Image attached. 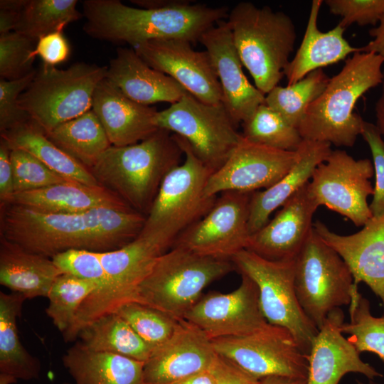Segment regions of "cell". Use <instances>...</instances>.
Masks as SVG:
<instances>
[{
  "instance_id": "bcb514c9",
  "label": "cell",
  "mask_w": 384,
  "mask_h": 384,
  "mask_svg": "<svg viewBox=\"0 0 384 384\" xmlns=\"http://www.w3.org/2000/svg\"><path fill=\"white\" fill-rule=\"evenodd\" d=\"M70 54V46L63 31H56L41 37L32 53L36 58L39 56L44 64L55 66L67 60Z\"/></svg>"
},
{
  "instance_id": "52a82bcc",
  "label": "cell",
  "mask_w": 384,
  "mask_h": 384,
  "mask_svg": "<svg viewBox=\"0 0 384 384\" xmlns=\"http://www.w3.org/2000/svg\"><path fill=\"white\" fill-rule=\"evenodd\" d=\"M234 270L231 260L172 247L156 260L139 285L134 302L181 321L201 298L207 286Z\"/></svg>"
},
{
  "instance_id": "60d3db41",
  "label": "cell",
  "mask_w": 384,
  "mask_h": 384,
  "mask_svg": "<svg viewBox=\"0 0 384 384\" xmlns=\"http://www.w3.org/2000/svg\"><path fill=\"white\" fill-rule=\"evenodd\" d=\"M37 41L12 31L0 36V78H21L34 68L32 53Z\"/></svg>"
},
{
  "instance_id": "b9f144b4",
  "label": "cell",
  "mask_w": 384,
  "mask_h": 384,
  "mask_svg": "<svg viewBox=\"0 0 384 384\" xmlns=\"http://www.w3.org/2000/svg\"><path fill=\"white\" fill-rule=\"evenodd\" d=\"M51 259L63 273L96 284L97 289L92 294L100 292L106 285L107 277L100 252L74 249L58 253Z\"/></svg>"
},
{
  "instance_id": "d6a6232c",
  "label": "cell",
  "mask_w": 384,
  "mask_h": 384,
  "mask_svg": "<svg viewBox=\"0 0 384 384\" xmlns=\"http://www.w3.org/2000/svg\"><path fill=\"white\" fill-rule=\"evenodd\" d=\"M79 341L86 348L145 363L153 350L117 313L103 316L83 328Z\"/></svg>"
},
{
  "instance_id": "30bf717a",
  "label": "cell",
  "mask_w": 384,
  "mask_h": 384,
  "mask_svg": "<svg viewBox=\"0 0 384 384\" xmlns=\"http://www.w3.org/2000/svg\"><path fill=\"white\" fill-rule=\"evenodd\" d=\"M353 275L314 228L295 259L294 288L305 314L319 329L332 311L349 305Z\"/></svg>"
},
{
  "instance_id": "d4e9b609",
  "label": "cell",
  "mask_w": 384,
  "mask_h": 384,
  "mask_svg": "<svg viewBox=\"0 0 384 384\" xmlns=\"http://www.w3.org/2000/svg\"><path fill=\"white\" fill-rule=\"evenodd\" d=\"M331 145L326 142L303 139L297 149V159L288 173L272 186L252 193L248 220L250 235L270 220L273 211L282 207L309 181L315 169L332 151Z\"/></svg>"
},
{
  "instance_id": "e575fe53",
  "label": "cell",
  "mask_w": 384,
  "mask_h": 384,
  "mask_svg": "<svg viewBox=\"0 0 384 384\" xmlns=\"http://www.w3.org/2000/svg\"><path fill=\"white\" fill-rule=\"evenodd\" d=\"M329 80L322 69H318L294 84L274 87L265 95V103L298 129L306 109L323 92Z\"/></svg>"
},
{
  "instance_id": "1f68e13d",
  "label": "cell",
  "mask_w": 384,
  "mask_h": 384,
  "mask_svg": "<svg viewBox=\"0 0 384 384\" xmlns=\"http://www.w3.org/2000/svg\"><path fill=\"white\" fill-rule=\"evenodd\" d=\"M46 134L56 146L88 169L112 146L92 110L58 125Z\"/></svg>"
},
{
  "instance_id": "44dd1931",
  "label": "cell",
  "mask_w": 384,
  "mask_h": 384,
  "mask_svg": "<svg viewBox=\"0 0 384 384\" xmlns=\"http://www.w3.org/2000/svg\"><path fill=\"white\" fill-rule=\"evenodd\" d=\"M314 228L348 265L353 283L363 282L384 307V215L372 217L357 233L340 235L316 220Z\"/></svg>"
},
{
  "instance_id": "8d00e7d4",
  "label": "cell",
  "mask_w": 384,
  "mask_h": 384,
  "mask_svg": "<svg viewBox=\"0 0 384 384\" xmlns=\"http://www.w3.org/2000/svg\"><path fill=\"white\" fill-rule=\"evenodd\" d=\"M242 126L241 134L246 140L276 149L294 151L303 140L298 129L265 103L242 122Z\"/></svg>"
},
{
  "instance_id": "f546056e",
  "label": "cell",
  "mask_w": 384,
  "mask_h": 384,
  "mask_svg": "<svg viewBox=\"0 0 384 384\" xmlns=\"http://www.w3.org/2000/svg\"><path fill=\"white\" fill-rule=\"evenodd\" d=\"M1 139L10 149L27 151L68 181L88 186L100 185L87 168L51 142L31 119L1 132Z\"/></svg>"
},
{
  "instance_id": "ab89813d",
  "label": "cell",
  "mask_w": 384,
  "mask_h": 384,
  "mask_svg": "<svg viewBox=\"0 0 384 384\" xmlns=\"http://www.w3.org/2000/svg\"><path fill=\"white\" fill-rule=\"evenodd\" d=\"M10 159L14 193L45 188L68 181L23 150L10 149Z\"/></svg>"
},
{
  "instance_id": "2e32d148",
  "label": "cell",
  "mask_w": 384,
  "mask_h": 384,
  "mask_svg": "<svg viewBox=\"0 0 384 384\" xmlns=\"http://www.w3.org/2000/svg\"><path fill=\"white\" fill-rule=\"evenodd\" d=\"M240 286L229 293H207L186 313L184 319L210 339L242 336L268 324L259 303L255 283L241 274Z\"/></svg>"
},
{
  "instance_id": "9c48e42d",
  "label": "cell",
  "mask_w": 384,
  "mask_h": 384,
  "mask_svg": "<svg viewBox=\"0 0 384 384\" xmlns=\"http://www.w3.org/2000/svg\"><path fill=\"white\" fill-rule=\"evenodd\" d=\"M154 123L184 139L213 173L227 160L242 138L223 103H205L189 92L157 111Z\"/></svg>"
},
{
  "instance_id": "9a60e30c",
  "label": "cell",
  "mask_w": 384,
  "mask_h": 384,
  "mask_svg": "<svg viewBox=\"0 0 384 384\" xmlns=\"http://www.w3.org/2000/svg\"><path fill=\"white\" fill-rule=\"evenodd\" d=\"M296 151H283L252 143L242 136L225 162L209 177L205 193H253L279 181L295 164Z\"/></svg>"
},
{
  "instance_id": "7402d4cb",
  "label": "cell",
  "mask_w": 384,
  "mask_h": 384,
  "mask_svg": "<svg viewBox=\"0 0 384 384\" xmlns=\"http://www.w3.org/2000/svg\"><path fill=\"white\" fill-rule=\"evenodd\" d=\"M344 314L338 308L328 315L308 353L307 384H338L346 373H361L369 379L382 376L363 362L360 353L343 336Z\"/></svg>"
},
{
  "instance_id": "74e56055",
  "label": "cell",
  "mask_w": 384,
  "mask_h": 384,
  "mask_svg": "<svg viewBox=\"0 0 384 384\" xmlns=\"http://www.w3.org/2000/svg\"><path fill=\"white\" fill-rule=\"evenodd\" d=\"M348 312L350 319L343 322L341 330L361 353H373L384 361V316L375 317L370 312L369 301L353 284Z\"/></svg>"
},
{
  "instance_id": "7bdbcfd3",
  "label": "cell",
  "mask_w": 384,
  "mask_h": 384,
  "mask_svg": "<svg viewBox=\"0 0 384 384\" xmlns=\"http://www.w3.org/2000/svg\"><path fill=\"white\" fill-rule=\"evenodd\" d=\"M36 69L26 76L8 80L0 78V131L4 132L12 129L28 120L29 116L18 105L21 94L33 80Z\"/></svg>"
},
{
  "instance_id": "5bb4252c",
  "label": "cell",
  "mask_w": 384,
  "mask_h": 384,
  "mask_svg": "<svg viewBox=\"0 0 384 384\" xmlns=\"http://www.w3.org/2000/svg\"><path fill=\"white\" fill-rule=\"evenodd\" d=\"M252 193L231 191L221 193L210 210L183 231L172 247L232 261L237 253L246 249L250 236L248 220Z\"/></svg>"
},
{
  "instance_id": "4dcf8cb0",
  "label": "cell",
  "mask_w": 384,
  "mask_h": 384,
  "mask_svg": "<svg viewBox=\"0 0 384 384\" xmlns=\"http://www.w3.org/2000/svg\"><path fill=\"white\" fill-rule=\"evenodd\" d=\"M26 300L19 293L0 292V373L28 381L38 378L41 363L25 348L18 333L17 319Z\"/></svg>"
},
{
  "instance_id": "8992f818",
  "label": "cell",
  "mask_w": 384,
  "mask_h": 384,
  "mask_svg": "<svg viewBox=\"0 0 384 384\" xmlns=\"http://www.w3.org/2000/svg\"><path fill=\"white\" fill-rule=\"evenodd\" d=\"M174 135L185 159L164 177L139 234L158 240L168 249L183 231L210 210L218 196H208L205 193L213 172L184 139Z\"/></svg>"
},
{
  "instance_id": "ac0fdd59",
  "label": "cell",
  "mask_w": 384,
  "mask_h": 384,
  "mask_svg": "<svg viewBox=\"0 0 384 384\" xmlns=\"http://www.w3.org/2000/svg\"><path fill=\"white\" fill-rule=\"evenodd\" d=\"M309 183L288 199L272 220L250 236L246 250L271 261L296 259L314 228L313 217L319 207Z\"/></svg>"
},
{
  "instance_id": "d590c367",
  "label": "cell",
  "mask_w": 384,
  "mask_h": 384,
  "mask_svg": "<svg viewBox=\"0 0 384 384\" xmlns=\"http://www.w3.org/2000/svg\"><path fill=\"white\" fill-rule=\"evenodd\" d=\"M97 286L92 282L62 273L53 283L47 298L46 314L63 336L71 329L78 312Z\"/></svg>"
},
{
  "instance_id": "f5cc1de1",
  "label": "cell",
  "mask_w": 384,
  "mask_h": 384,
  "mask_svg": "<svg viewBox=\"0 0 384 384\" xmlns=\"http://www.w3.org/2000/svg\"><path fill=\"white\" fill-rule=\"evenodd\" d=\"M175 384H215V381L208 370L193 375Z\"/></svg>"
},
{
  "instance_id": "7a4b0ae2",
  "label": "cell",
  "mask_w": 384,
  "mask_h": 384,
  "mask_svg": "<svg viewBox=\"0 0 384 384\" xmlns=\"http://www.w3.org/2000/svg\"><path fill=\"white\" fill-rule=\"evenodd\" d=\"M84 32L89 36L132 48L154 40L199 41L201 35L228 18L227 6L213 7L187 0L146 9L127 6L119 0H85Z\"/></svg>"
},
{
  "instance_id": "ba28073f",
  "label": "cell",
  "mask_w": 384,
  "mask_h": 384,
  "mask_svg": "<svg viewBox=\"0 0 384 384\" xmlns=\"http://www.w3.org/2000/svg\"><path fill=\"white\" fill-rule=\"evenodd\" d=\"M107 66L78 62L66 69L43 64L18 98L19 107L46 134L92 110Z\"/></svg>"
},
{
  "instance_id": "836d02e7",
  "label": "cell",
  "mask_w": 384,
  "mask_h": 384,
  "mask_svg": "<svg viewBox=\"0 0 384 384\" xmlns=\"http://www.w3.org/2000/svg\"><path fill=\"white\" fill-rule=\"evenodd\" d=\"M76 0H26L14 31L38 41L83 17Z\"/></svg>"
},
{
  "instance_id": "484cf974",
  "label": "cell",
  "mask_w": 384,
  "mask_h": 384,
  "mask_svg": "<svg viewBox=\"0 0 384 384\" xmlns=\"http://www.w3.org/2000/svg\"><path fill=\"white\" fill-rule=\"evenodd\" d=\"M5 204H15L48 213L73 214L97 208L127 209V202L105 187L66 181L38 190L15 193Z\"/></svg>"
},
{
  "instance_id": "7dc6e473",
  "label": "cell",
  "mask_w": 384,
  "mask_h": 384,
  "mask_svg": "<svg viewBox=\"0 0 384 384\" xmlns=\"http://www.w3.org/2000/svg\"><path fill=\"white\" fill-rule=\"evenodd\" d=\"M209 370L215 384H260V380L217 355Z\"/></svg>"
},
{
  "instance_id": "f907efd6",
  "label": "cell",
  "mask_w": 384,
  "mask_h": 384,
  "mask_svg": "<svg viewBox=\"0 0 384 384\" xmlns=\"http://www.w3.org/2000/svg\"><path fill=\"white\" fill-rule=\"evenodd\" d=\"M373 40L360 47V52H372L384 58V14L378 25L369 30Z\"/></svg>"
},
{
  "instance_id": "681fc988",
  "label": "cell",
  "mask_w": 384,
  "mask_h": 384,
  "mask_svg": "<svg viewBox=\"0 0 384 384\" xmlns=\"http://www.w3.org/2000/svg\"><path fill=\"white\" fill-rule=\"evenodd\" d=\"M26 0L0 1V34L14 31Z\"/></svg>"
},
{
  "instance_id": "e0dca14e",
  "label": "cell",
  "mask_w": 384,
  "mask_h": 384,
  "mask_svg": "<svg viewBox=\"0 0 384 384\" xmlns=\"http://www.w3.org/2000/svg\"><path fill=\"white\" fill-rule=\"evenodd\" d=\"M185 40H154L133 48L151 68L179 83L208 104L223 102L220 83L206 50L198 51Z\"/></svg>"
},
{
  "instance_id": "ee69618b",
  "label": "cell",
  "mask_w": 384,
  "mask_h": 384,
  "mask_svg": "<svg viewBox=\"0 0 384 384\" xmlns=\"http://www.w3.org/2000/svg\"><path fill=\"white\" fill-rule=\"evenodd\" d=\"M330 12L342 18L338 24L376 26L384 14V0H326Z\"/></svg>"
},
{
  "instance_id": "db71d44e",
  "label": "cell",
  "mask_w": 384,
  "mask_h": 384,
  "mask_svg": "<svg viewBox=\"0 0 384 384\" xmlns=\"http://www.w3.org/2000/svg\"><path fill=\"white\" fill-rule=\"evenodd\" d=\"M260 384H307V380L282 375H270L260 379Z\"/></svg>"
},
{
  "instance_id": "f1b7e54d",
  "label": "cell",
  "mask_w": 384,
  "mask_h": 384,
  "mask_svg": "<svg viewBox=\"0 0 384 384\" xmlns=\"http://www.w3.org/2000/svg\"><path fill=\"white\" fill-rule=\"evenodd\" d=\"M62 361L75 384H143L144 362L92 351L79 341L67 350Z\"/></svg>"
},
{
  "instance_id": "ffe728a7",
  "label": "cell",
  "mask_w": 384,
  "mask_h": 384,
  "mask_svg": "<svg viewBox=\"0 0 384 384\" xmlns=\"http://www.w3.org/2000/svg\"><path fill=\"white\" fill-rule=\"evenodd\" d=\"M212 340L183 319L172 336L144 363L143 384H175L208 370L217 356Z\"/></svg>"
},
{
  "instance_id": "cb8c5ba5",
  "label": "cell",
  "mask_w": 384,
  "mask_h": 384,
  "mask_svg": "<svg viewBox=\"0 0 384 384\" xmlns=\"http://www.w3.org/2000/svg\"><path fill=\"white\" fill-rule=\"evenodd\" d=\"M106 78L126 97L147 106L157 102L171 105L188 92L175 80L151 68L133 48L117 49L107 65Z\"/></svg>"
},
{
  "instance_id": "11a10c76",
  "label": "cell",
  "mask_w": 384,
  "mask_h": 384,
  "mask_svg": "<svg viewBox=\"0 0 384 384\" xmlns=\"http://www.w3.org/2000/svg\"><path fill=\"white\" fill-rule=\"evenodd\" d=\"M17 380L13 376L0 373V384H13Z\"/></svg>"
},
{
  "instance_id": "6da1fadb",
  "label": "cell",
  "mask_w": 384,
  "mask_h": 384,
  "mask_svg": "<svg viewBox=\"0 0 384 384\" xmlns=\"http://www.w3.org/2000/svg\"><path fill=\"white\" fill-rule=\"evenodd\" d=\"M145 220L133 208L101 207L62 214L1 204V236L50 258L74 249L97 252L119 249L139 235Z\"/></svg>"
},
{
  "instance_id": "d6986e66",
  "label": "cell",
  "mask_w": 384,
  "mask_h": 384,
  "mask_svg": "<svg viewBox=\"0 0 384 384\" xmlns=\"http://www.w3.org/2000/svg\"><path fill=\"white\" fill-rule=\"evenodd\" d=\"M208 53L223 92V103L238 126L261 105L265 95L247 80L231 29L221 20L206 31L198 41Z\"/></svg>"
},
{
  "instance_id": "f35d334b",
  "label": "cell",
  "mask_w": 384,
  "mask_h": 384,
  "mask_svg": "<svg viewBox=\"0 0 384 384\" xmlns=\"http://www.w3.org/2000/svg\"><path fill=\"white\" fill-rule=\"evenodd\" d=\"M115 313L153 351L172 336L180 321L157 309L135 302L124 304Z\"/></svg>"
},
{
  "instance_id": "4fadbf2b",
  "label": "cell",
  "mask_w": 384,
  "mask_h": 384,
  "mask_svg": "<svg viewBox=\"0 0 384 384\" xmlns=\"http://www.w3.org/2000/svg\"><path fill=\"white\" fill-rule=\"evenodd\" d=\"M372 161L356 160L343 150H332L314 170L309 187L319 206L363 226L372 217L368 197L373 195Z\"/></svg>"
},
{
  "instance_id": "83f0119b",
  "label": "cell",
  "mask_w": 384,
  "mask_h": 384,
  "mask_svg": "<svg viewBox=\"0 0 384 384\" xmlns=\"http://www.w3.org/2000/svg\"><path fill=\"white\" fill-rule=\"evenodd\" d=\"M63 272L53 260L0 236V284L26 299L47 297Z\"/></svg>"
},
{
  "instance_id": "3957f363",
  "label": "cell",
  "mask_w": 384,
  "mask_h": 384,
  "mask_svg": "<svg viewBox=\"0 0 384 384\" xmlns=\"http://www.w3.org/2000/svg\"><path fill=\"white\" fill-rule=\"evenodd\" d=\"M384 58L372 52H356L323 92L308 107L298 127L303 139L352 147L364 121L354 107L367 91L381 84Z\"/></svg>"
},
{
  "instance_id": "7c38bea8",
  "label": "cell",
  "mask_w": 384,
  "mask_h": 384,
  "mask_svg": "<svg viewBox=\"0 0 384 384\" xmlns=\"http://www.w3.org/2000/svg\"><path fill=\"white\" fill-rule=\"evenodd\" d=\"M212 342L218 355L259 380L270 375L307 378L308 354L282 326L268 323L250 334Z\"/></svg>"
},
{
  "instance_id": "4316f807",
  "label": "cell",
  "mask_w": 384,
  "mask_h": 384,
  "mask_svg": "<svg viewBox=\"0 0 384 384\" xmlns=\"http://www.w3.org/2000/svg\"><path fill=\"white\" fill-rule=\"evenodd\" d=\"M322 0H313L302 41L294 57L284 70L287 85L300 80L309 73L344 60L349 54L360 52L345 39V28L338 24L322 32L318 17Z\"/></svg>"
},
{
  "instance_id": "5b68a950",
  "label": "cell",
  "mask_w": 384,
  "mask_h": 384,
  "mask_svg": "<svg viewBox=\"0 0 384 384\" xmlns=\"http://www.w3.org/2000/svg\"><path fill=\"white\" fill-rule=\"evenodd\" d=\"M226 21L243 66L255 86L266 95L278 85L294 51L297 31L292 18L267 6L241 1Z\"/></svg>"
},
{
  "instance_id": "277c9868",
  "label": "cell",
  "mask_w": 384,
  "mask_h": 384,
  "mask_svg": "<svg viewBox=\"0 0 384 384\" xmlns=\"http://www.w3.org/2000/svg\"><path fill=\"white\" fill-rule=\"evenodd\" d=\"M183 155L174 134L159 129L137 144L111 146L89 170L101 186L146 216L162 181Z\"/></svg>"
},
{
  "instance_id": "8fae6325",
  "label": "cell",
  "mask_w": 384,
  "mask_h": 384,
  "mask_svg": "<svg viewBox=\"0 0 384 384\" xmlns=\"http://www.w3.org/2000/svg\"><path fill=\"white\" fill-rule=\"evenodd\" d=\"M232 262L240 274L257 285L260 306L267 321L289 330L308 354L319 329L299 303L294 288L295 260L271 261L245 249Z\"/></svg>"
},
{
  "instance_id": "f6af8a7d",
  "label": "cell",
  "mask_w": 384,
  "mask_h": 384,
  "mask_svg": "<svg viewBox=\"0 0 384 384\" xmlns=\"http://www.w3.org/2000/svg\"><path fill=\"white\" fill-rule=\"evenodd\" d=\"M361 135L370 148L375 177L369 207L373 217H380L384 215V139L375 124L366 121Z\"/></svg>"
},
{
  "instance_id": "603a6c76",
  "label": "cell",
  "mask_w": 384,
  "mask_h": 384,
  "mask_svg": "<svg viewBox=\"0 0 384 384\" xmlns=\"http://www.w3.org/2000/svg\"><path fill=\"white\" fill-rule=\"evenodd\" d=\"M92 110L101 122L112 146L137 144L159 129L154 123L157 112L155 107L130 100L106 78L94 92Z\"/></svg>"
},
{
  "instance_id": "c3c4849f",
  "label": "cell",
  "mask_w": 384,
  "mask_h": 384,
  "mask_svg": "<svg viewBox=\"0 0 384 384\" xmlns=\"http://www.w3.org/2000/svg\"><path fill=\"white\" fill-rule=\"evenodd\" d=\"M14 191V178L12 166L10 159V149L6 143L0 141V201L1 204L6 203Z\"/></svg>"
},
{
  "instance_id": "816d5d0a",
  "label": "cell",
  "mask_w": 384,
  "mask_h": 384,
  "mask_svg": "<svg viewBox=\"0 0 384 384\" xmlns=\"http://www.w3.org/2000/svg\"><path fill=\"white\" fill-rule=\"evenodd\" d=\"M381 85V93L375 105V115L376 119L375 126L381 134L384 136V76Z\"/></svg>"
}]
</instances>
